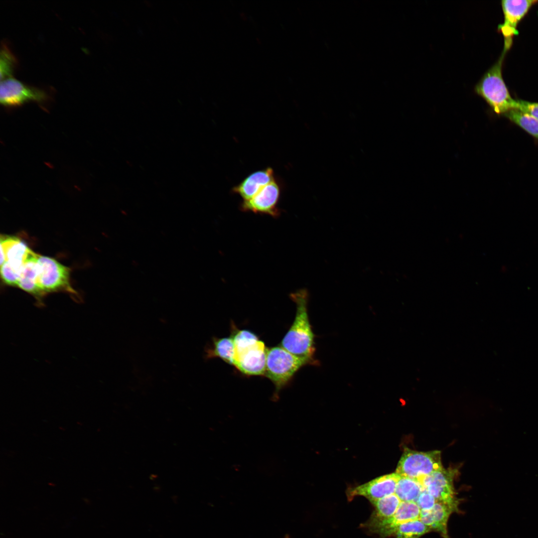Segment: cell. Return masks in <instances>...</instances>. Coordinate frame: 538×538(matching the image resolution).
I'll list each match as a JSON object with an SVG mask.
<instances>
[{
	"instance_id": "1",
	"label": "cell",
	"mask_w": 538,
	"mask_h": 538,
	"mask_svg": "<svg viewBox=\"0 0 538 538\" xmlns=\"http://www.w3.org/2000/svg\"><path fill=\"white\" fill-rule=\"evenodd\" d=\"M290 296L296 304V314L291 326L281 341L280 346L295 356L313 361L314 335L308 315V291L306 289H301L291 293Z\"/></svg>"
},
{
	"instance_id": "2",
	"label": "cell",
	"mask_w": 538,
	"mask_h": 538,
	"mask_svg": "<svg viewBox=\"0 0 538 538\" xmlns=\"http://www.w3.org/2000/svg\"><path fill=\"white\" fill-rule=\"evenodd\" d=\"M506 54L502 51L499 59L484 73L474 88L475 93L487 102L495 113L503 115L517 108V100L511 97L502 76V65Z\"/></svg>"
},
{
	"instance_id": "3",
	"label": "cell",
	"mask_w": 538,
	"mask_h": 538,
	"mask_svg": "<svg viewBox=\"0 0 538 538\" xmlns=\"http://www.w3.org/2000/svg\"><path fill=\"white\" fill-rule=\"evenodd\" d=\"M312 361L295 356L281 346L267 349L265 376L275 387L276 399L279 391L291 380L296 372Z\"/></svg>"
},
{
	"instance_id": "4",
	"label": "cell",
	"mask_w": 538,
	"mask_h": 538,
	"mask_svg": "<svg viewBox=\"0 0 538 538\" xmlns=\"http://www.w3.org/2000/svg\"><path fill=\"white\" fill-rule=\"evenodd\" d=\"M443 468L440 451L420 452L405 448L399 461L396 472L401 476L420 480Z\"/></svg>"
},
{
	"instance_id": "5",
	"label": "cell",
	"mask_w": 538,
	"mask_h": 538,
	"mask_svg": "<svg viewBox=\"0 0 538 538\" xmlns=\"http://www.w3.org/2000/svg\"><path fill=\"white\" fill-rule=\"evenodd\" d=\"M37 265L38 285L45 294L66 291L76 295V292L70 284L69 269L67 267L53 258L39 255Z\"/></svg>"
},
{
	"instance_id": "6",
	"label": "cell",
	"mask_w": 538,
	"mask_h": 538,
	"mask_svg": "<svg viewBox=\"0 0 538 538\" xmlns=\"http://www.w3.org/2000/svg\"><path fill=\"white\" fill-rule=\"evenodd\" d=\"M50 99L47 91L12 77L0 81V102L4 106L15 107L29 102L43 103Z\"/></svg>"
},
{
	"instance_id": "7",
	"label": "cell",
	"mask_w": 538,
	"mask_h": 538,
	"mask_svg": "<svg viewBox=\"0 0 538 538\" xmlns=\"http://www.w3.org/2000/svg\"><path fill=\"white\" fill-rule=\"evenodd\" d=\"M536 0H503L501 2L504 22L498 26L504 38L503 51L507 52L513 43L514 36L518 34L517 26Z\"/></svg>"
},
{
	"instance_id": "8",
	"label": "cell",
	"mask_w": 538,
	"mask_h": 538,
	"mask_svg": "<svg viewBox=\"0 0 538 538\" xmlns=\"http://www.w3.org/2000/svg\"><path fill=\"white\" fill-rule=\"evenodd\" d=\"M456 470L443 468L425 476L419 481L424 490L432 495L436 501L447 504L457 509L453 482Z\"/></svg>"
},
{
	"instance_id": "9",
	"label": "cell",
	"mask_w": 538,
	"mask_h": 538,
	"mask_svg": "<svg viewBox=\"0 0 538 538\" xmlns=\"http://www.w3.org/2000/svg\"><path fill=\"white\" fill-rule=\"evenodd\" d=\"M420 512L415 502L402 501L397 511L392 517L379 521H368L363 527L384 538L393 536L396 529L401 524L419 519Z\"/></svg>"
},
{
	"instance_id": "10",
	"label": "cell",
	"mask_w": 538,
	"mask_h": 538,
	"mask_svg": "<svg viewBox=\"0 0 538 538\" xmlns=\"http://www.w3.org/2000/svg\"><path fill=\"white\" fill-rule=\"evenodd\" d=\"M267 348L260 340L256 343L235 352V366L248 376H265Z\"/></svg>"
},
{
	"instance_id": "11",
	"label": "cell",
	"mask_w": 538,
	"mask_h": 538,
	"mask_svg": "<svg viewBox=\"0 0 538 538\" xmlns=\"http://www.w3.org/2000/svg\"><path fill=\"white\" fill-rule=\"evenodd\" d=\"M400 476L395 472L381 476L361 485L350 487L347 491V498L351 501L356 496H363L371 501L394 494Z\"/></svg>"
},
{
	"instance_id": "12",
	"label": "cell",
	"mask_w": 538,
	"mask_h": 538,
	"mask_svg": "<svg viewBox=\"0 0 538 538\" xmlns=\"http://www.w3.org/2000/svg\"><path fill=\"white\" fill-rule=\"evenodd\" d=\"M280 193V186L274 180L264 187L255 196L249 200L244 201L241 205L243 211L278 216L279 211L277 204Z\"/></svg>"
},
{
	"instance_id": "13",
	"label": "cell",
	"mask_w": 538,
	"mask_h": 538,
	"mask_svg": "<svg viewBox=\"0 0 538 538\" xmlns=\"http://www.w3.org/2000/svg\"><path fill=\"white\" fill-rule=\"evenodd\" d=\"M0 245V265L5 264L20 276L24 264L34 252L15 237L1 236Z\"/></svg>"
},
{
	"instance_id": "14",
	"label": "cell",
	"mask_w": 538,
	"mask_h": 538,
	"mask_svg": "<svg viewBox=\"0 0 538 538\" xmlns=\"http://www.w3.org/2000/svg\"><path fill=\"white\" fill-rule=\"evenodd\" d=\"M274 180L273 170L270 167L267 168L254 172L248 176L233 188V191L239 194L244 201L249 200L264 187Z\"/></svg>"
},
{
	"instance_id": "15",
	"label": "cell",
	"mask_w": 538,
	"mask_h": 538,
	"mask_svg": "<svg viewBox=\"0 0 538 538\" xmlns=\"http://www.w3.org/2000/svg\"><path fill=\"white\" fill-rule=\"evenodd\" d=\"M455 510L457 509L452 506L436 501L431 510H421L419 519L431 530L447 538V522L451 514Z\"/></svg>"
},
{
	"instance_id": "16",
	"label": "cell",
	"mask_w": 538,
	"mask_h": 538,
	"mask_svg": "<svg viewBox=\"0 0 538 538\" xmlns=\"http://www.w3.org/2000/svg\"><path fill=\"white\" fill-rule=\"evenodd\" d=\"M37 254L34 253L24 264L17 286L33 295L37 303L42 305V297L45 294L37 283Z\"/></svg>"
},
{
	"instance_id": "17",
	"label": "cell",
	"mask_w": 538,
	"mask_h": 538,
	"mask_svg": "<svg viewBox=\"0 0 538 538\" xmlns=\"http://www.w3.org/2000/svg\"><path fill=\"white\" fill-rule=\"evenodd\" d=\"M205 358H219L226 363L234 365L235 348L231 337L214 338L212 344L205 350Z\"/></svg>"
},
{
	"instance_id": "18",
	"label": "cell",
	"mask_w": 538,
	"mask_h": 538,
	"mask_svg": "<svg viewBox=\"0 0 538 538\" xmlns=\"http://www.w3.org/2000/svg\"><path fill=\"white\" fill-rule=\"evenodd\" d=\"M401 502L395 493L370 501L375 509L368 521H379L392 517L397 511Z\"/></svg>"
},
{
	"instance_id": "19",
	"label": "cell",
	"mask_w": 538,
	"mask_h": 538,
	"mask_svg": "<svg viewBox=\"0 0 538 538\" xmlns=\"http://www.w3.org/2000/svg\"><path fill=\"white\" fill-rule=\"evenodd\" d=\"M424 488L417 479L400 476L398 481L395 494L401 501L416 502Z\"/></svg>"
},
{
	"instance_id": "20",
	"label": "cell",
	"mask_w": 538,
	"mask_h": 538,
	"mask_svg": "<svg viewBox=\"0 0 538 538\" xmlns=\"http://www.w3.org/2000/svg\"><path fill=\"white\" fill-rule=\"evenodd\" d=\"M511 122L538 139V120L517 109H512L503 115Z\"/></svg>"
},
{
	"instance_id": "21",
	"label": "cell",
	"mask_w": 538,
	"mask_h": 538,
	"mask_svg": "<svg viewBox=\"0 0 538 538\" xmlns=\"http://www.w3.org/2000/svg\"><path fill=\"white\" fill-rule=\"evenodd\" d=\"M431 530L420 519L405 522L395 531L393 536L397 538H419Z\"/></svg>"
},
{
	"instance_id": "22",
	"label": "cell",
	"mask_w": 538,
	"mask_h": 538,
	"mask_svg": "<svg viewBox=\"0 0 538 538\" xmlns=\"http://www.w3.org/2000/svg\"><path fill=\"white\" fill-rule=\"evenodd\" d=\"M17 64L15 56L5 44H2L0 53V81L11 78Z\"/></svg>"
},
{
	"instance_id": "23",
	"label": "cell",
	"mask_w": 538,
	"mask_h": 538,
	"mask_svg": "<svg viewBox=\"0 0 538 538\" xmlns=\"http://www.w3.org/2000/svg\"><path fill=\"white\" fill-rule=\"evenodd\" d=\"M232 333L231 337L233 341L235 352L240 351L259 340L258 336L247 330H239L235 326H232Z\"/></svg>"
},
{
	"instance_id": "24",
	"label": "cell",
	"mask_w": 538,
	"mask_h": 538,
	"mask_svg": "<svg viewBox=\"0 0 538 538\" xmlns=\"http://www.w3.org/2000/svg\"><path fill=\"white\" fill-rule=\"evenodd\" d=\"M436 500L434 497L427 491L423 490L416 501V503L420 510L427 511L431 510Z\"/></svg>"
},
{
	"instance_id": "25",
	"label": "cell",
	"mask_w": 538,
	"mask_h": 538,
	"mask_svg": "<svg viewBox=\"0 0 538 538\" xmlns=\"http://www.w3.org/2000/svg\"><path fill=\"white\" fill-rule=\"evenodd\" d=\"M538 120V102H532L517 100V108Z\"/></svg>"
}]
</instances>
